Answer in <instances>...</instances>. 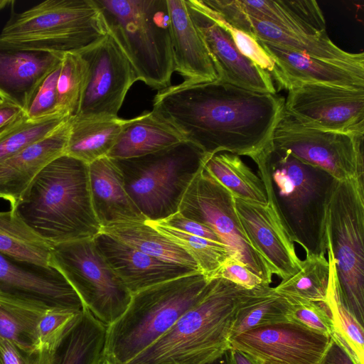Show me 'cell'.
<instances>
[{
    "label": "cell",
    "instance_id": "obj_46",
    "mask_svg": "<svg viewBox=\"0 0 364 364\" xmlns=\"http://www.w3.org/2000/svg\"><path fill=\"white\" fill-rule=\"evenodd\" d=\"M158 221L186 233L223 243L219 237L210 228L203 224L185 218L178 212L164 220Z\"/></svg>",
    "mask_w": 364,
    "mask_h": 364
},
{
    "label": "cell",
    "instance_id": "obj_17",
    "mask_svg": "<svg viewBox=\"0 0 364 364\" xmlns=\"http://www.w3.org/2000/svg\"><path fill=\"white\" fill-rule=\"evenodd\" d=\"M218 75V80L255 92L276 94L271 75L243 55L229 32L210 14L201 0L186 1Z\"/></svg>",
    "mask_w": 364,
    "mask_h": 364
},
{
    "label": "cell",
    "instance_id": "obj_12",
    "mask_svg": "<svg viewBox=\"0 0 364 364\" xmlns=\"http://www.w3.org/2000/svg\"><path fill=\"white\" fill-rule=\"evenodd\" d=\"M363 136L306 127L284 112L271 143L334 179L346 181L364 179Z\"/></svg>",
    "mask_w": 364,
    "mask_h": 364
},
{
    "label": "cell",
    "instance_id": "obj_24",
    "mask_svg": "<svg viewBox=\"0 0 364 364\" xmlns=\"http://www.w3.org/2000/svg\"><path fill=\"white\" fill-rule=\"evenodd\" d=\"M91 202L102 228L146 219L127 193L123 176L107 156L88 164Z\"/></svg>",
    "mask_w": 364,
    "mask_h": 364
},
{
    "label": "cell",
    "instance_id": "obj_53",
    "mask_svg": "<svg viewBox=\"0 0 364 364\" xmlns=\"http://www.w3.org/2000/svg\"><path fill=\"white\" fill-rule=\"evenodd\" d=\"M2 100L0 99V102H1Z\"/></svg>",
    "mask_w": 364,
    "mask_h": 364
},
{
    "label": "cell",
    "instance_id": "obj_37",
    "mask_svg": "<svg viewBox=\"0 0 364 364\" xmlns=\"http://www.w3.org/2000/svg\"><path fill=\"white\" fill-rule=\"evenodd\" d=\"M146 223L183 248L209 279L215 278L223 262L230 257L228 249L223 243L186 233L161 221L146 220Z\"/></svg>",
    "mask_w": 364,
    "mask_h": 364
},
{
    "label": "cell",
    "instance_id": "obj_19",
    "mask_svg": "<svg viewBox=\"0 0 364 364\" xmlns=\"http://www.w3.org/2000/svg\"><path fill=\"white\" fill-rule=\"evenodd\" d=\"M63 56L26 48L0 37V99L26 112L37 88Z\"/></svg>",
    "mask_w": 364,
    "mask_h": 364
},
{
    "label": "cell",
    "instance_id": "obj_22",
    "mask_svg": "<svg viewBox=\"0 0 364 364\" xmlns=\"http://www.w3.org/2000/svg\"><path fill=\"white\" fill-rule=\"evenodd\" d=\"M69 129L70 118L46 137L0 161V198L10 203L11 210L38 173L65 154Z\"/></svg>",
    "mask_w": 364,
    "mask_h": 364
},
{
    "label": "cell",
    "instance_id": "obj_11",
    "mask_svg": "<svg viewBox=\"0 0 364 364\" xmlns=\"http://www.w3.org/2000/svg\"><path fill=\"white\" fill-rule=\"evenodd\" d=\"M178 213L210 228L229 250L265 284L272 276L262 256L245 236L237 216L234 197L204 168H200L184 193Z\"/></svg>",
    "mask_w": 364,
    "mask_h": 364
},
{
    "label": "cell",
    "instance_id": "obj_25",
    "mask_svg": "<svg viewBox=\"0 0 364 364\" xmlns=\"http://www.w3.org/2000/svg\"><path fill=\"white\" fill-rule=\"evenodd\" d=\"M247 16L270 23L289 32L321 36L328 35L326 20L314 0H237Z\"/></svg>",
    "mask_w": 364,
    "mask_h": 364
},
{
    "label": "cell",
    "instance_id": "obj_21",
    "mask_svg": "<svg viewBox=\"0 0 364 364\" xmlns=\"http://www.w3.org/2000/svg\"><path fill=\"white\" fill-rule=\"evenodd\" d=\"M93 240L132 294L166 281L201 272L190 267L154 258L103 232Z\"/></svg>",
    "mask_w": 364,
    "mask_h": 364
},
{
    "label": "cell",
    "instance_id": "obj_29",
    "mask_svg": "<svg viewBox=\"0 0 364 364\" xmlns=\"http://www.w3.org/2000/svg\"><path fill=\"white\" fill-rule=\"evenodd\" d=\"M107 327L84 309L54 349L51 364H100Z\"/></svg>",
    "mask_w": 364,
    "mask_h": 364
},
{
    "label": "cell",
    "instance_id": "obj_5",
    "mask_svg": "<svg viewBox=\"0 0 364 364\" xmlns=\"http://www.w3.org/2000/svg\"><path fill=\"white\" fill-rule=\"evenodd\" d=\"M211 279L196 272L132 294L124 312L107 327L104 358L111 364H127L197 303Z\"/></svg>",
    "mask_w": 364,
    "mask_h": 364
},
{
    "label": "cell",
    "instance_id": "obj_38",
    "mask_svg": "<svg viewBox=\"0 0 364 364\" xmlns=\"http://www.w3.org/2000/svg\"><path fill=\"white\" fill-rule=\"evenodd\" d=\"M86 79V65L78 53L63 54L57 82V110L69 117L78 112Z\"/></svg>",
    "mask_w": 364,
    "mask_h": 364
},
{
    "label": "cell",
    "instance_id": "obj_31",
    "mask_svg": "<svg viewBox=\"0 0 364 364\" xmlns=\"http://www.w3.org/2000/svg\"><path fill=\"white\" fill-rule=\"evenodd\" d=\"M203 168L234 198L267 204V194L261 179L239 156L228 152L208 155Z\"/></svg>",
    "mask_w": 364,
    "mask_h": 364
},
{
    "label": "cell",
    "instance_id": "obj_18",
    "mask_svg": "<svg viewBox=\"0 0 364 364\" xmlns=\"http://www.w3.org/2000/svg\"><path fill=\"white\" fill-rule=\"evenodd\" d=\"M234 205L245 236L272 273L283 281L299 272L301 260L272 206L237 198Z\"/></svg>",
    "mask_w": 364,
    "mask_h": 364
},
{
    "label": "cell",
    "instance_id": "obj_28",
    "mask_svg": "<svg viewBox=\"0 0 364 364\" xmlns=\"http://www.w3.org/2000/svg\"><path fill=\"white\" fill-rule=\"evenodd\" d=\"M126 122L118 116L70 117L65 154L87 164L107 156Z\"/></svg>",
    "mask_w": 364,
    "mask_h": 364
},
{
    "label": "cell",
    "instance_id": "obj_47",
    "mask_svg": "<svg viewBox=\"0 0 364 364\" xmlns=\"http://www.w3.org/2000/svg\"><path fill=\"white\" fill-rule=\"evenodd\" d=\"M27 118L18 106L5 101L0 102V137Z\"/></svg>",
    "mask_w": 364,
    "mask_h": 364
},
{
    "label": "cell",
    "instance_id": "obj_32",
    "mask_svg": "<svg viewBox=\"0 0 364 364\" xmlns=\"http://www.w3.org/2000/svg\"><path fill=\"white\" fill-rule=\"evenodd\" d=\"M290 302L270 285L248 289L236 315L231 339L249 330L289 322Z\"/></svg>",
    "mask_w": 364,
    "mask_h": 364
},
{
    "label": "cell",
    "instance_id": "obj_41",
    "mask_svg": "<svg viewBox=\"0 0 364 364\" xmlns=\"http://www.w3.org/2000/svg\"><path fill=\"white\" fill-rule=\"evenodd\" d=\"M82 311L58 309L45 312L38 325L39 349L54 350Z\"/></svg>",
    "mask_w": 364,
    "mask_h": 364
},
{
    "label": "cell",
    "instance_id": "obj_3",
    "mask_svg": "<svg viewBox=\"0 0 364 364\" xmlns=\"http://www.w3.org/2000/svg\"><path fill=\"white\" fill-rule=\"evenodd\" d=\"M13 211L50 246L93 239L102 230L92 205L88 164L65 154L38 173Z\"/></svg>",
    "mask_w": 364,
    "mask_h": 364
},
{
    "label": "cell",
    "instance_id": "obj_35",
    "mask_svg": "<svg viewBox=\"0 0 364 364\" xmlns=\"http://www.w3.org/2000/svg\"><path fill=\"white\" fill-rule=\"evenodd\" d=\"M46 311L0 296V338L27 351L38 350V325Z\"/></svg>",
    "mask_w": 364,
    "mask_h": 364
},
{
    "label": "cell",
    "instance_id": "obj_30",
    "mask_svg": "<svg viewBox=\"0 0 364 364\" xmlns=\"http://www.w3.org/2000/svg\"><path fill=\"white\" fill-rule=\"evenodd\" d=\"M101 232L154 258L190 267L200 272L196 261L183 248L146 222L114 224L102 228Z\"/></svg>",
    "mask_w": 364,
    "mask_h": 364
},
{
    "label": "cell",
    "instance_id": "obj_27",
    "mask_svg": "<svg viewBox=\"0 0 364 364\" xmlns=\"http://www.w3.org/2000/svg\"><path fill=\"white\" fill-rule=\"evenodd\" d=\"M184 140L181 134L155 112L146 111L127 119L115 144L107 154L110 159H129L164 149Z\"/></svg>",
    "mask_w": 364,
    "mask_h": 364
},
{
    "label": "cell",
    "instance_id": "obj_26",
    "mask_svg": "<svg viewBox=\"0 0 364 364\" xmlns=\"http://www.w3.org/2000/svg\"><path fill=\"white\" fill-rule=\"evenodd\" d=\"M245 16L249 23L248 33L257 41L272 43L322 60L364 68L363 52L353 53L345 51L333 43L328 35L312 36L295 33L267 21Z\"/></svg>",
    "mask_w": 364,
    "mask_h": 364
},
{
    "label": "cell",
    "instance_id": "obj_1",
    "mask_svg": "<svg viewBox=\"0 0 364 364\" xmlns=\"http://www.w3.org/2000/svg\"><path fill=\"white\" fill-rule=\"evenodd\" d=\"M285 99L220 80L181 82L159 90L153 111L206 155L253 159L272 141Z\"/></svg>",
    "mask_w": 364,
    "mask_h": 364
},
{
    "label": "cell",
    "instance_id": "obj_6",
    "mask_svg": "<svg viewBox=\"0 0 364 364\" xmlns=\"http://www.w3.org/2000/svg\"><path fill=\"white\" fill-rule=\"evenodd\" d=\"M138 80L161 90L175 71L167 0H94Z\"/></svg>",
    "mask_w": 364,
    "mask_h": 364
},
{
    "label": "cell",
    "instance_id": "obj_2",
    "mask_svg": "<svg viewBox=\"0 0 364 364\" xmlns=\"http://www.w3.org/2000/svg\"><path fill=\"white\" fill-rule=\"evenodd\" d=\"M252 160L268 203L292 242L310 255H327L326 210L335 180L270 143Z\"/></svg>",
    "mask_w": 364,
    "mask_h": 364
},
{
    "label": "cell",
    "instance_id": "obj_16",
    "mask_svg": "<svg viewBox=\"0 0 364 364\" xmlns=\"http://www.w3.org/2000/svg\"><path fill=\"white\" fill-rule=\"evenodd\" d=\"M330 336L291 322L253 328L230 341L262 364H319L331 343Z\"/></svg>",
    "mask_w": 364,
    "mask_h": 364
},
{
    "label": "cell",
    "instance_id": "obj_43",
    "mask_svg": "<svg viewBox=\"0 0 364 364\" xmlns=\"http://www.w3.org/2000/svg\"><path fill=\"white\" fill-rule=\"evenodd\" d=\"M205 7L213 17L229 32L240 52L252 63L271 74L274 69V63L257 40L249 33L230 26L207 6Z\"/></svg>",
    "mask_w": 364,
    "mask_h": 364
},
{
    "label": "cell",
    "instance_id": "obj_20",
    "mask_svg": "<svg viewBox=\"0 0 364 364\" xmlns=\"http://www.w3.org/2000/svg\"><path fill=\"white\" fill-rule=\"evenodd\" d=\"M274 63L271 73L279 90L318 83L364 89V68L342 65L257 41Z\"/></svg>",
    "mask_w": 364,
    "mask_h": 364
},
{
    "label": "cell",
    "instance_id": "obj_36",
    "mask_svg": "<svg viewBox=\"0 0 364 364\" xmlns=\"http://www.w3.org/2000/svg\"><path fill=\"white\" fill-rule=\"evenodd\" d=\"M330 279V267L324 255H310L301 260V269L274 287L289 299L326 302Z\"/></svg>",
    "mask_w": 364,
    "mask_h": 364
},
{
    "label": "cell",
    "instance_id": "obj_48",
    "mask_svg": "<svg viewBox=\"0 0 364 364\" xmlns=\"http://www.w3.org/2000/svg\"><path fill=\"white\" fill-rule=\"evenodd\" d=\"M319 364H356L350 356L332 338Z\"/></svg>",
    "mask_w": 364,
    "mask_h": 364
},
{
    "label": "cell",
    "instance_id": "obj_39",
    "mask_svg": "<svg viewBox=\"0 0 364 364\" xmlns=\"http://www.w3.org/2000/svg\"><path fill=\"white\" fill-rule=\"evenodd\" d=\"M69 118L60 113L36 120L26 118L0 137V161L46 137Z\"/></svg>",
    "mask_w": 364,
    "mask_h": 364
},
{
    "label": "cell",
    "instance_id": "obj_40",
    "mask_svg": "<svg viewBox=\"0 0 364 364\" xmlns=\"http://www.w3.org/2000/svg\"><path fill=\"white\" fill-rule=\"evenodd\" d=\"M289 322L311 331L331 336L333 325L326 303L289 299Z\"/></svg>",
    "mask_w": 364,
    "mask_h": 364
},
{
    "label": "cell",
    "instance_id": "obj_8",
    "mask_svg": "<svg viewBox=\"0 0 364 364\" xmlns=\"http://www.w3.org/2000/svg\"><path fill=\"white\" fill-rule=\"evenodd\" d=\"M107 34L94 0H46L24 11L12 10L0 37L22 47L77 53Z\"/></svg>",
    "mask_w": 364,
    "mask_h": 364
},
{
    "label": "cell",
    "instance_id": "obj_9",
    "mask_svg": "<svg viewBox=\"0 0 364 364\" xmlns=\"http://www.w3.org/2000/svg\"><path fill=\"white\" fill-rule=\"evenodd\" d=\"M326 230L339 296L364 324V179L335 180Z\"/></svg>",
    "mask_w": 364,
    "mask_h": 364
},
{
    "label": "cell",
    "instance_id": "obj_45",
    "mask_svg": "<svg viewBox=\"0 0 364 364\" xmlns=\"http://www.w3.org/2000/svg\"><path fill=\"white\" fill-rule=\"evenodd\" d=\"M216 277L225 279L245 289H252L264 284L242 262L230 257L223 262L215 276Z\"/></svg>",
    "mask_w": 364,
    "mask_h": 364
},
{
    "label": "cell",
    "instance_id": "obj_51",
    "mask_svg": "<svg viewBox=\"0 0 364 364\" xmlns=\"http://www.w3.org/2000/svg\"><path fill=\"white\" fill-rule=\"evenodd\" d=\"M14 3V0H0V10L6 7L8 4H12Z\"/></svg>",
    "mask_w": 364,
    "mask_h": 364
},
{
    "label": "cell",
    "instance_id": "obj_44",
    "mask_svg": "<svg viewBox=\"0 0 364 364\" xmlns=\"http://www.w3.org/2000/svg\"><path fill=\"white\" fill-rule=\"evenodd\" d=\"M53 350L27 351L0 338V364H51Z\"/></svg>",
    "mask_w": 364,
    "mask_h": 364
},
{
    "label": "cell",
    "instance_id": "obj_14",
    "mask_svg": "<svg viewBox=\"0 0 364 364\" xmlns=\"http://www.w3.org/2000/svg\"><path fill=\"white\" fill-rule=\"evenodd\" d=\"M284 112L306 127L364 134V89L302 84L288 91Z\"/></svg>",
    "mask_w": 364,
    "mask_h": 364
},
{
    "label": "cell",
    "instance_id": "obj_34",
    "mask_svg": "<svg viewBox=\"0 0 364 364\" xmlns=\"http://www.w3.org/2000/svg\"><path fill=\"white\" fill-rule=\"evenodd\" d=\"M51 246L11 210L0 212V253L41 266H50Z\"/></svg>",
    "mask_w": 364,
    "mask_h": 364
},
{
    "label": "cell",
    "instance_id": "obj_4",
    "mask_svg": "<svg viewBox=\"0 0 364 364\" xmlns=\"http://www.w3.org/2000/svg\"><path fill=\"white\" fill-rule=\"evenodd\" d=\"M248 289L220 277L159 339L127 364H205L230 348L232 328Z\"/></svg>",
    "mask_w": 364,
    "mask_h": 364
},
{
    "label": "cell",
    "instance_id": "obj_52",
    "mask_svg": "<svg viewBox=\"0 0 364 364\" xmlns=\"http://www.w3.org/2000/svg\"><path fill=\"white\" fill-rule=\"evenodd\" d=\"M100 364H111V363H109L105 358H103V359L101 360Z\"/></svg>",
    "mask_w": 364,
    "mask_h": 364
},
{
    "label": "cell",
    "instance_id": "obj_49",
    "mask_svg": "<svg viewBox=\"0 0 364 364\" xmlns=\"http://www.w3.org/2000/svg\"><path fill=\"white\" fill-rule=\"evenodd\" d=\"M225 355L227 364H262L247 353L232 348L225 353Z\"/></svg>",
    "mask_w": 364,
    "mask_h": 364
},
{
    "label": "cell",
    "instance_id": "obj_7",
    "mask_svg": "<svg viewBox=\"0 0 364 364\" xmlns=\"http://www.w3.org/2000/svg\"><path fill=\"white\" fill-rule=\"evenodd\" d=\"M207 156L183 140L146 155L112 159L122 173L127 193L146 220L158 221L178 212L184 193Z\"/></svg>",
    "mask_w": 364,
    "mask_h": 364
},
{
    "label": "cell",
    "instance_id": "obj_33",
    "mask_svg": "<svg viewBox=\"0 0 364 364\" xmlns=\"http://www.w3.org/2000/svg\"><path fill=\"white\" fill-rule=\"evenodd\" d=\"M330 279L326 304L333 325L331 338L350 356L356 364H364V328L343 301L336 287L334 260L327 247Z\"/></svg>",
    "mask_w": 364,
    "mask_h": 364
},
{
    "label": "cell",
    "instance_id": "obj_10",
    "mask_svg": "<svg viewBox=\"0 0 364 364\" xmlns=\"http://www.w3.org/2000/svg\"><path fill=\"white\" fill-rule=\"evenodd\" d=\"M49 264L65 277L85 309L105 325L112 323L127 309L132 294L93 239L52 245Z\"/></svg>",
    "mask_w": 364,
    "mask_h": 364
},
{
    "label": "cell",
    "instance_id": "obj_42",
    "mask_svg": "<svg viewBox=\"0 0 364 364\" xmlns=\"http://www.w3.org/2000/svg\"><path fill=\"white\" fill-rule=\"evenodd\" d=\"M60 65L61 63L45 77L33 95L25 112L28 119H39L59 113L57 110V82Z\"/></svg>",
    "mask_w": 364,
    "mask_h": 364
},
{
    "label": "cell",
    "instance_id": "obj_15",
    "mask_svg": "<svg viewBox=\"0 0 364 364\" xmlns=\"http://www.w3.org/2000/svg\"><path fill=\"white\" fill-rule=\"evenodd\" d=\"M0 296L44 310L85 309L80 296L52 266L21 261L0 253Z\"/></svg>",
    "mask_w": 364,
    "mask_h": 364
},
{
    "label": "cell",
    "instance_id": "obj_50",
    "mask_svg": "<svg viewBox=\"0 0 364 364\" xmlns=\"http://www.w3.org/2000/svg\"><path fill=\"white\" fill-rule=\"evenodd\" d=\"M205 364H227L225 354L218 359Z\"/></svg>",
    "mask_w": 364,
    "mask_h": 364
},
{
    "label": "cell",
    "instance_id": "obj_13",
    "mask_svg": "<svg viewBox=\"0 0 364 364\" xmlns=\"http://www.w3.org/2000/svg\"><path fill=\"white\" fill-rule=\"evenodd\" d=\"M77 53L86 65V79L75 117L118 116L127 92L138 81L129 60L107 33Z\"/></svg>",
    "mask_w": 364,
    "mask_h": 364
},
{
    "label": "cell",
    "instance_id": "obj_23",
    "mask_svg": "<svg viewBox=\"0 0 364 364\" xmlns=\"http://www.w3.org/2000/svg\"><path fill=\"white\" fill-rule=\"evenodd\" d=\"M175 71L186 84L218 80L205 42L188 9L186 1L167 0Z\"/></svg>",
    "mask_w": 364,
    "mask_h": 364
}]
</instances>
